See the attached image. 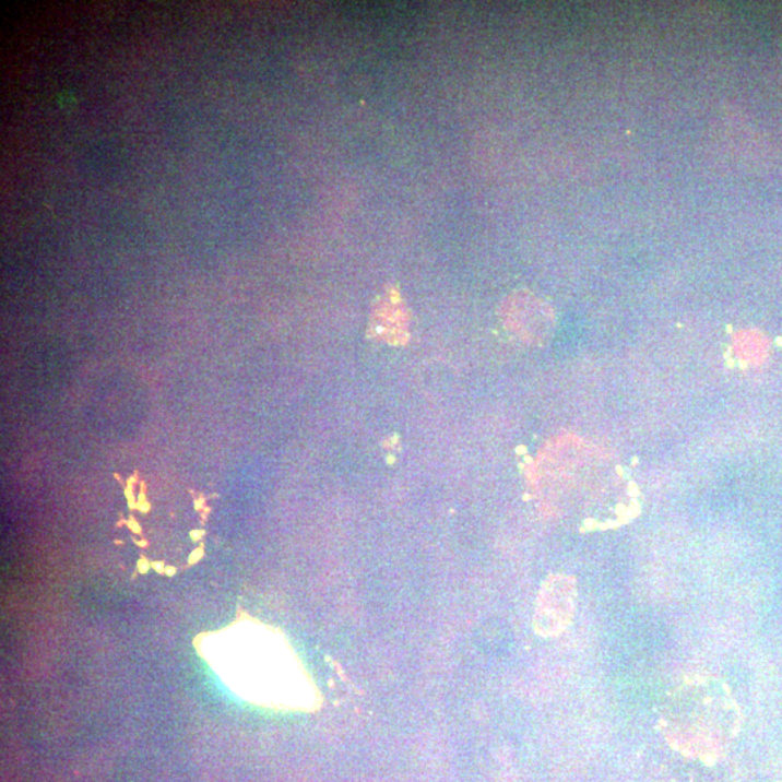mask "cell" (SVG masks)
<instances>
[{
    "mask_svg": "<svg viewBox=\"0 0 782 782\" xmlns=\"http://www.w3.org/2000/svg\"><path fill=\"white\" fill-rule=\"evenodd\" d=\"M732 706L714 679H690L670 697L662 719L670 732L716 733L720 724L732 719Z\"/></svg>",
    "mask_w": 782,
    "mask_h": 782,
    "instance_id": "1",
    "label": "cell"
},
{
    "mask_svg": "<svg viewBox=\"0 0 782 782\" xmlns=\"http://www.w3.org/2000/svg\"><path fill=\"white\" fill-rule=\"evenodd\" d=\"M576 580L550 576L537 594L533 629L544 638L558 637L570 626L576 612Z\"/></svg>",
    "mask_w": 782,
    "mask_h": 782,
    "instance_id": "2",
    "label": "cell"
},
{
    "mask_svg": "<svg viewBox=\"0 0 782 782\" xmlns=\"http://www.w3.org/2000/svg\"><path fill=\"white\" fill-rule=\"evenodd\" d=\"M501 312L506 325L531 344L544 342L554 328L553 310L531 293L510 296Z\"/></svg>",
    "mask_w": 782,
    "mask_h": 782,
    "instance_id": "3",
    "label": "cell"
},
{
    "mask_svg": "<svg viewBox=\"0 0 782 782\" xmlns=\"http://www.w3.org/2000/svg\"><path fill=\"white\" fill-rule=\"evenodd\" d=\"M407 312L402 297L389 291L377 304L372 313L371 332L390 344H402L407 337Z\"/></svg>",
    "mask_w": 782,
    "mask_h": 782,
    "instance_id": "4",
    "label": "cell"
},
{
    "mask_svg": "<svg viewBox=\"0 0 782 782\" xmlns=\"http://www.w3.org/2000/svg\"><path fill=\"white\" fill-rule=\"evenodd\" d=\"M140 506H141L140 509L142 510V512H146V510L150 509V505H149V503H141Z\"/></svg>",
    "mask_w": 782,
    "mask_h": 782,
    "instance_id": "5",
    "label": "cell"
},
{
    "mask_svg": "<svg viewBox=\"0 0 782 782\" xmlns=\"http://www.w3.org/2000/svg\"><path fill=\"white\" fill-rule=\"evenodd\" d=\"M130 526L133 529V531H137V532L140 531V529H138V524L135 522H131Z\"/></svg>",
    "mask_w": 782,
    "mask_h": 782,
    "instance_id": "6",
    "label": "cell"
}]
</instances>
